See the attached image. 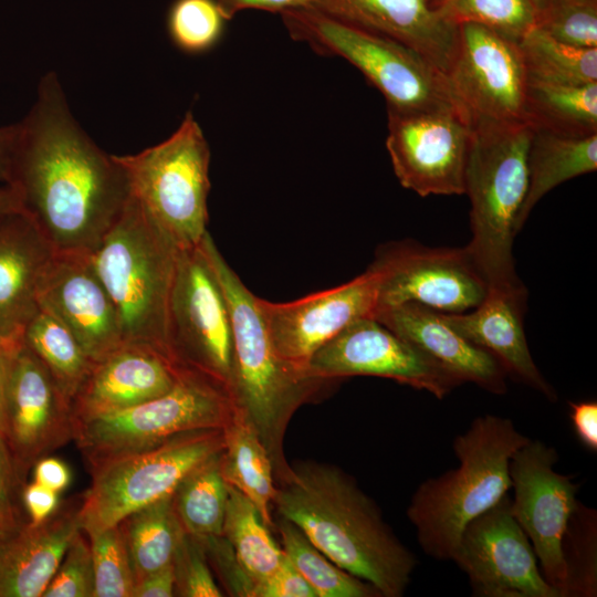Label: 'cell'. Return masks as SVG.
Returning <instances> with one entry per match:
<instances>
[{
    "label": "cell",
    "instance_id": "cell-1",
    "mask_svg": "<svg viewBox=\"0 0 597 597\" xmlns=\"http://www.w3.org/2000/svg\"><path fill=\"white\" fill-rule=\"evenodd\" d=\"M17 125L6 185L55 252L91 254L129 201L124 169L77 124L53 73L41 78L35 103Z\"/></svg>",
    "mask_w": 597,
    "mask_h": 597
},
{
    "label": "cell",
    "instance_id": "cell-2",
    "mask_svg": "<svg viewBox=\"0 0 597 597\" xmlns=\"http://www.w3.org/2000/svg\"><path fill=\"white\" fill-rule=\"evenodd\" d=\"M274 481L277 516L380 597L404 595L417 559L350 475L332 464L302 461L287 463Z\"/></svg>",
    "mask_w": 597,
    "mask_h": 597
},
{
    "label": "cell",
    "instance_id": "cell-3",
    "mask_svg": "<svg viewBox=\"0 0 597 597\" xmlns=\"http://www.w3.org/2000/svg\"><path fill=\"white\" fill-rule=\"evenodd\" d=\"M199 248L223 292L230 313L233 336L231 395L237 410L261 438L276 474L287 465L282 444L291 417L325 381L307 377L279 356L259 297L227 263L209 232Z\"/></svg>",
    "mask_w": 597,
    "mask_h": 597
},
{
    "label": "cell",
    "instance_id": "cell-4",
    "mask_svg": "<svg viewBox=\"0 0 597 597\" xmlns=\"http://www.w3.org/2000/svg\"><path fill=\"white\" fill-rule=\"evenodd\" d=\"M528 439L511 419L490 413L455 437L459 465L425 480L407 509L427 555L452 561L465 526L507 495L510 460Z\"/></svg>",
    "mask_w": 597,
    "mask_h": 597
},
{
    "label": "cell",
    "instance_id": "cell-5",
    "mask_svg": "<svg viewBox=\"0 0 597 597\" xmlns=\"http://www.w3.org/2000/svg\"><path fill=\"white\" fill-rule=\"evenodd\" d=\"M527 121L471 122L464 193L472 239L465 247L488 285L523 284L515 272V222L527 189Z\"/></svg>",
    "mask_w": 597,
    "mask_h": 597
},
{
    "label": "cell",
    "instance_id": "cell-6",
    "mask_svg": "<svg viewBox=\"0 0 597 597\" xmlns=\"http://www.w3.org/2000/svg\"><path fill=\"white\" fill-rule=\"evenodd\" d=\"M178 251L130 195L90 254L115 305L124 343L149 347L172 362L167 321Z\"/></svg>",
    "mask_w": 597,
    "mask_h": 597
},
{
    "label": "cell",
    "instance_id": "cell-7",
    "mask_svg": "<svg viewBox=\"0 0 597 597\" xmlns=\"http://www.w3.org/2000/svg\"><path fill=\"white\" fill-rule=\"evenodd\" d=\"M289 34L321 54L348 61L400 111L460 107L447 75L422 54L388 36L338 20L316 7L280 14ZM467 113V112H465Z\"/></svg>",
    "mask_w": 597,
    "mask_h": 597
},
{
    "label": "cell",
    "instance_id": "cell-8",
    "mask_svg": "<svg viewBox=\"0 0 597 597\" xmlns=\"http://www.w3.org/2000/svg\"><path fill=\"white\" fill-rule=\"evenodd\" d=\"M237 407L227 385L180 365L166 394L135 407L73 423V438L91 468L156 447L188 431L226 429Z\"/></svg>",
    "mask_w": 597,
    "mask_h": 597
},
{
    "label": "cell",
    "instance_id": "cell-9",
    "mask_svg": "<svg viewBox=\"0 0 597 597\" xmlns=\"http://www.w3.org/2000/svg\"><path fill=\"white\" fill-rule=\"evenodd\" d=\"M132 196L179 250L199 245L207 231L210 150L192 113L160 144L114 155Z\"/></svg>",
    "mask_w": 597,
    "mask_h": 597
},
{
    "label": "cell",
    "instance_id": "cell-10",
    "mask_svg": "<svg viewBox=\"0 0 597 597\" xmlns=\"http://www.w3.org/2000/svg\"><path fill=\"white\" fill-rule=\"evenodd\" d=\"M224 429L179 433L167 441L92 467V483L77 507L86 535L117 525L130 513L171 495L197 465L224 448Z\"/></svg>",
    "mask_w": 597,
    "mask_h": 597
},
{
    "label": "cell",
    "instance_id": "cell-11",
    "mask_svg": "<svg viewBox=\"0 0 597 597\" xmlns=\"http://www.w3.org/2000/svg\"><path fill=\"white\" fill-rule=\"evenodd\" d=\"M167 337L177 364L201 370L230 389L233 362L230 313L199 245L178 251Z\"/></svg>",
    "mask_w": 597,
    "mask_h": 597
},
{
    "label": "cell",
    "instance_id": "cell-12",
    "mask_svg": "<svg viewBox=\"0 0 597 597\" xmlns=\"http://www.w3.org/2000/svg\"><path fill=\"white\" fill-rule=\"evenodd\" d=\"M388 150L400 185L421 197L464 193L471 122L460 107H387Z\"/></svg>",
    "mask_w": 597,
    "mask_h": 597
},
{
    "label": "cell",
    "instance_id": "cell-13",
    "mask_svg": "<svg viewBox=\"0 0 597 597\" xmlns=\"http://www.w3.org/2000/svg\"><path fill=\"white\" fill-rule=\"evenodd\" d=\"M370 266L379 275L377 311L411 302L463 313L476 307L488 291L465 247L429 248L406 240L383 247Z\"/></svg>",
    "mask_w": 597,
    "mask_h": 597
},
{
    "label": "cell",
    "instance_id": "cell-14",
    "mask_svg": "<svg viewBox=\"0 0 597 597\" xmlns=\"http://www.w3.org/2000/svg\"><path fill=\"white\" fill-rule=\"evenodd\" d=\"M557 461L556 449L540 440L528 439L516 450L509 463L514 490L510 511L527 535L543 576L565 597L562 540L578 502V484L554 470Z\"/></svg>",
    "mask_w": 597,
    "mask_h": 597
},
{
    "label": "cell",
    "instance_id": "cell-15",
    "mask_svg": "<svg viewBox=\"0 0 597 597\" xmlns=\"http://www.w3.org/2000/svg\"><path fill=\"white\" fill-rule=\"evenodd\" d=\"M306 375L327 381L350 376L392 379L444 398L461 383L373 316L346 326L318 348L307 363Z\"/></svg>",
    "mask_w": 597,
    "mask_h": 597
},
{
    "label": "cell",
    "instance_id": "cell-16",
    "mask_svg": "<svg viewBox=\"0 0 597 597\" xmlns=\"http://www.w3.org/2000/svg\"><path fill=\"white\" fill-rule=\"evenodd\" d=\"M446 75L470 122L527 121L528 78L517 42L480 24H460Z\"/></svg>",
    "mask_w": 597,
    "mask_h": 597
},
{
    "label": "cell",
    "instance_id": "cell-17",
    "mask_svg": "<svg viewBox=\"0 0 597 597\" xmlns=\"http://www.w3.org/2000/svg\"><path fill=\"white\" fill-rule=\"evenodd\" d=\"M478 597H561L543 576L534 548L505 495L464 528L452 558Z\"/></svg>",
    "mask_w": 597,
    "mask_h": 597
},
{
    "label": "cell",
    "instance_id": "cell-18",
    "mask_svg": "<svg viewBox=\"0 0 597 597\" xmlns=\"http://www.w3.org/2000/svg\"><path fill=\"white\" fill-rule=\"evenodd\" d=\"M378 283V272L369 266L347 283L293 302L272 303L259 297L279 356L306 375L307 363L318 348L356 320L374 317Z\"/></svg>",
    "mask_w": 597,
    "mask_h": 597
},
{
    "label": "cell",
    "instance_id": "cell-19",
    "mask_svg": "<svg viewBox=\"0 0 597 597\" xmlns=\"http://www.w3.org/2000/svg\"><path fill=\"white\" fill-rule=\"evenodd\" d=\"M38 305L71 332L93 363L125 344L115 305L90 254L55 252L39 284Z\"/></svg>",
    "mask_w": 597,
    "mask_h": 597
},
{
    "label": "cell",
    "instance_id": "cell-20",
    "mask_svg": "<svg viewBox=\"0 0 597 597\" xmlns=\"http://www.w3.org/2000/svg\"><path fill=\"white\" fill-rule=\"evenodd\" d=\"M7 438L30 459H40L73 438L71 405L24 342L9 377Z\"/></svg>",
    "mask_w": 597,
    "mask_h": 597
},
{
    "label": "cell",
    "instance_id": "cell-21",
    "mask_svg": "<svg viewBox=\"0 0 597 597\" xmlns=\"http://www.w3.org/2000/svg\"><path fill=\"white\" fill-rule=\"evenodd\" d=\"M526 297L523 284L488 285L483 301L470 312L439 313L459 334L494 356L507 376L555 401L557 394L540 371L527 345L523 325Z\"/></svg>",
    "mask_w": 597,
    "mask_h": 597
},
{
    "label": "cell",
    "instance_id": "cell-22",
    "mask_svg": "<svg viewBox=\"0 0 597 597\" xmlns=\"http://www.w3.org/2000/svg\"><path fill=\"white\" fill-rule=\"evenodd\" d=\"M180 365L149 347L124 344L94 364L72 401L73 423L166 394L175 385Z\"/></svg>",
    "mask_w": 597,
    "mask_h": 597
},
{
    "label": "cell",
    "instance_id": "cell-23",
    "mask_svg": "<svg viewBox=\"0 0 597 597\" xmlns=\"http://www.w3.org/2000/svg\"><path fill=\"white\" fill-rule=\"evenodd\" d=\"M374 317L450 371L461 384L503 395L507 374L494 356L453 329L436 310L418 303L380 308Z\"/></svg>",
    "mask_w": 597,
    "mask_h": 597
},
{
    "label": "cell",
    "instance_id": "cell-24",
    "mask_svg": "<svg viewBox=\"0 0 597 597\" xmlns=\"http://www.w3.org/2000/svg\"><path fill=\"white\" fill-rule=\"evenodd\" d=\"M316 8L358 28L388 36L422 54L444 74L458 41V27L427 0H315Z\"/></svg>",
    "mask_w": 597,
    "mask_h": 597
},
{
    "label": "cell",
    "instance_id": "cell-25",
    "mask_svg": "<svg viewBox=\"0 0 597 597\" xmlns=\"http://www.w3.org/2000/svg\"><path fill=\"white\" fill-rule=\"evenodd\" d=\"M54 253L27 216L0 213V336L21 337L40 311L38 289Z\"/></svg>",
    "mask_w": 597,
    "mask_h": 597
},
{
    "label": "cell",
    "instance_id": "cell-26",
    "mask_svg": "<svg viewBox=\"0 0 597 597\" xmlns=\"http://www.w3.org/2000/svg\"><path fill=\"white\" fill-rule=\"evenodd\" d=\"M80 531L77 509L55 511L0 541V597H42Z\"/></svg>",
    "mask_w": 597,
    "mask_h": 597
},
{
    "label": "cell",
    "instance_id": "cell-27",
    "mask_svg": "<svg viewBox=\"0 0 597 597\" xmlns=\"http://www.w3.org/2000/svg\"><path fill=\"white\" fill-rule=\"evenodd\" d=\"M597 169V134L568 136L533 126L527 153V189L515 222L523 228L535 205L552 189Z\"/></svg>",
    "mask_w": 597,
    "mask_h": 597
},
{
    "label": "cell",
    "instance_id": "cell-28",
    "mask_svg": "<svg viewBox=\"0 0 597 597\" xmlns=\"http://www.w3.org/2000/svg\"><path fill=\"white\" fill-rule=\"evenodd\" d=\"M221 472L228 485L241 492L270 528L276 492L272 459L253 426L237 410L224 429Z\"/></svg>",
    "mask_w": 597,
    "mask_h": 597
},
{
    "label": "cell",
    "instance_id": "cell-29",
    "mask_svg": "<svg viewBox=\"0 0 597 597\" xmlns=\"http://www.w3.org/2000/svg\"><path fill=\"white\" fill-rule=\"evenodd\" d=\"M270 530L255 506L241 492L228 485L222 536L248 580V597H254L259 584L270 577L284 558Z\"/></svg>",
    "mask_w": 597,
    "mask_h": 597
},
{
    "label": "cell",
    "instance_id": "cell-30",
    "mask_svg": "<svg viewBox=\"0 0 597 597\" xmlns=\"http://www.w3.org/2000/svg\"><path fill=\"white\" fill-rule=\"evenodd\" d=\"M117 525L135 583L171 564L186 534L176 515L172 494L130 513Z\"/></svg>",
    "mask_w": 597,
    "mask_h": 597
},
{
    "label": "cell",
    "instance_id": "cell-31",
    "mask_svg": "<svg viewBox=\"0 0 597 597\" xmlns=\"http://www.w3.org/2000/svg\"><path fill=\"white\" fill-rule=\"evenodd\" d=\"M526 119L536 128L568 136L597 134V83L527 81Z\"/></svg>",
    "mask_w": 597,
    "mask_h": 597
},
{
    "label": "cell",
    "instance_id": "cell-32",
    "mask_svg": "<svg viewBox=\"0 0 597 597\" xmlns=\"http://www.w3.org/2000/svg\"><path fill=\"white\" fill-rule=\"evenodd\" d=\"M221 452L192 469L172 493L185 533L197 538L222 536L228 484L221 472Z\"/></svg>",
    "mask_w": 597,
    "mask_h": 597
},
{
    "label": "cell",
    "instance_id": "cell-33",
    "mask_svg": "<svg viewBox=\"0 0 597 597\" xmlns=\"http://www.w3.org/2000/svg\"><path fill=\"white\" fill-rule=\"evenodd\" d=\"M23 342L51 374L71 405L95 363L71 332L51 314L40 310L23 331Z\"/></svg>",
    "mask_w": 597,
    "mask_h": 597
},
{
    "label": "cell",
    "instance_id": "cell-34",
    "mask_svg": "<svg viewBox=\"0 0 597 597\" xmlns=\"http://www.w3.org/2000/svg\"><path fill=\"white\" fill-rule=\"evenodd\" d=\"M274 523L284 556L317 597H380L374 586L333 563L294 523L280 516Z\"/></svg>",
    "mask_w": 597,
    "mask_h": 597
},
{
    "label": "cell",
    "instance_id": "cell-35",
    "mask_svg": "<svg viewBox=\"0 0 597 597\" xmlns=\"http://www.w3.org/2000/svg\"><path fill=\"white\" fill-rule=\"evenodd\" d=\"M517 44L528 80L572 85L597 83V48L568 45L535 25Z\"/></svg>",
    "mask_w": 597,
    "mask_h": 597
},
{
    "label": "cell",
    "instance_id": "cell-36",
    "mask_svg": "<svg viewBox=\"0 0 597 597\" xmlns=\"http://www.w3.org/2000/svg\"><path fill=\"white\" fill-rule=\"evenodd\" d=\"M443 19L459 27L483 25L519 42L536 21L531 0H427Z\"/></svg>",
    "mask_w": 597,
    "mask_h": 597
},
{
    "label": "cell",
    "instance_id": "cell-37",
    "mask_svg": "<svg viewBox=\"0 0 597 597\" xmlns=\"http://www.w3.org/2000/svg\"><path fill=\"white\" fill-rule=\"evenodd\" d=\"M565 597L597 595V513L577 502L562 540Z\"/></svg>",
    "mask_w": 597,
    "mask_h": 597
},
{
    "label": "cell",
    "instance_id": "cell-38",
    "mask_svg": "<svg viewBox=\"0 0 597 597\" xmlns=\"http://www.w3.org/2000/svg\"><path fill=\"white\" fill-rule=\"evenodd\" d=\"M87 536L94 569L93 597H132L135 578L119 526Z\"/></svg>",
    "mask_w": 597,
    "mask_h": 597
},
{
    "label": "cell",
    "instance_id": "cell-39",
    "mask_svg": "<svg viewBox=\"0 0 597 597\" xmlns=\"http://www.w3.org/2000/svg\"><path fill=\"white\" fill-rule=\"evenodd\" d=\"M226 21L213 0H176L169 10L168 31L180 50L200 53L218 42Z\"/></svg>",
    "mask_w": 597,
    "mask_h": 597
},
{
    "label": "cell",
    "instance_id": "cell-40",
    "mask_svg": "<svg viewBox=\"0 0 597 597\" xmlns=\"http://www.w3.org/2000/svg\"><path fill=\"white\" fill-rule=\"evenodd\" d=\"M535 27L568 45L595 49L597 0H557L536 13Z\"/></svg>",
    "mask_w": 597,
    "mask_h": 597
},
{
    "label": "cell",
    "instance_id": "cell-41",
    "mask_svg": "<svg viewBox=\"0 0 597 597\" xmlns=\"http://www.w3.org/2000/svg\"><path fill=\"white\" fill-rule=\"evenodd\" d=\"M94 569L90 541L80 531L70 543L42 597H93Z\"/></svg>",
    "mask_w": 597,
    "mask_h": 597
},
{
    "label": "cell",
    "instance_id": "cell-42",
    "mask_svg": "<svg viewBox=\"0 0 597 597\" xmlns=\"http://www.w3.org/2000/svg\"><path fill=\"white\" fill-rule=\"evenodd\" d=\"M175 570V596L220 597L222 596L208 564L201 543L185 534L172 561Z\"/></svg>",
    "mask_w": 597,
    "mask_h": 597
},
{
    "label": "cell",
    "instance_id": "cell-43",
    "mask_svg": "<svg viewBox=\"0 0 597 597\" xmlns=\"http://www.w3.org/2000/svg\"><path fill=\"white\" fill-rule=\"evenodd\" d=\"M254 597H317L314 589L284 556L279 568L255 589Z\"/></svg>",
    "mask_w": 597,
    "mask_h": 597
},
{
    "label": "cell",
    "instance_id": "cell-44",
    "mask_svg": "<svg viewBox=\"0 0 597 597\" xmlns=\"http://www.w3.org/2000/svg\"><path fill=\"white\" fill-rule=\"evenodd\" d=\"M227 21L243 10L283 13L289 10L316 7L315 0H213Z\"/></svg>",
    "mask_w": 597,
    "mask_h": 597
},
{
    "label": "cell",
    "instance_id": "cell-45",
    "mask_svg": "<svg viewBox=\"0 0 597 597\" xmlns=\"http://www.w3.org/2000/svg\"><path fill=\"white\" fill-rule=\"evenodd\" d=\"M570 420L580 443L591 452L597 451V402L569 401Z\"/></svg>",
    "mask_w": 597,
    "mask_h": 597
},
{
    "label": "cell",
    "instance_id": "cell-46",
    "mask_svg": "<svg viewBox=\"0 0 597 597\" xmlns=\"http://www.w3.org/2000/svg\"><path fill=\"white\" fill-rule=\"evenodd\" d=\"M23 502L30 516V524L38 525L55 513L59 506V492L33 481L24 489Z\"/></svg>",
    "mask_w": 597,
    "mask_h": 597
},
{
    "label": "cell",
    "instance_id": "cell-47",
    "mask_svg": "<svg viewBox=\"0 0 597 597\" xmlns=\"http://www.w3.org/2000/svg\"><path fill=\"white\" fill-rule=\"evenodd\" d=\"M23 342L21 337L0 336V433L7 438V391L15 354Z\"/></svg>",
    "mask_w": 597,
    "mask_h": 597
},
{
    "label": "cell",
    "instance_id": "cell-48",
    "mask_svg": "<svg viewBox=\"0 0 597 597\" xmlns=\"http://www.w3.org/2000/svg\"><path fill=\"white\" fill-rule=\"evenodd\" d=\"M175 570L172 563L135 583L132 597L175 596Z\"/></svg>",
    "mask_w": 597,
    "mask_h": 597
},
{
    "label": "cell",
    "instance_id": "cell-49",
    "mask_svg": "<svg viewBox=\"0 0 597 597\" xmlns=\"http://www.w3.org/2000/svg\"><path fill=\"white\" fill-rule=\"evenodd\" d=\"M33 478V481L60 493L69 486L71 472L62 460L44 457L36 461Z\"/></svg>",
    "mask_w": 597,
    "mask_h": 597
},
{
    "label": "cell",
    "instance_id": "cell-50",
    "mask_svg": "<svg viewBox=\"0 0 597 597\" xmlns=\"http://www.w3.org/2000/svg\"><path fill=\"white\" fill-rule=\"evenodd\" d=\"M17 133V124L0 127V181L4 184H8L10 178Z\"/></svg>",
    "mask_w": 597,
    "mask_h": 597
},
{
    "label": "cell",
    "instance_id": "cell-51",
    "mask_svg": "<svg viewBox=\"0 0 597 597\" xmlns=\"http://www.w3.org/2000/svg\"><path fill=\"white\" fill-rule=\"evenodd\" d=\"M4 439L0 433V509L11 511L9 504L11 465Z\"/></svg>",
    "mask_w": 597,
    "mask_h": 597
},
{
    "label": "cell",
    "instance_id": "cell-52",
    "mask_svg": "<svg viewBox=\"0 0 597 597\" xmlns=\"http://www.w3.org/2000/svg\"><path fill=\"white\" fill-rule=\"evenodd\" d=\"M21 212V203L15 190L4 185L0 187V213Z\"/></svg>",
    "mask_w": 597,
    "mask_h": 597
},
{
    "label": "cell",
    "instance_id": "cell-53",
    "mask_svg": "<svg viewBox=\"0 0 597 597\" xmlns=\"http://www.w3.org/2000/svg\"><path fill=\"white\" fill-rule=\"evenodd\" d=\"M14 531L12 511L0 509V541Z\"/></svg>",
    "mask_w": 597,
    "mask_h": 597
},
{
    "label": "cell",
    "instance_id": "cell-54",
    "mask_svg": "<svg viewBox=\"0 0 597 597\" xmlns=\"http://www.w3.org/2000/svg\"><path fill=\"white\" fill-rule=\"evenodd\" d=\"M556 1L557 0H531L536 13H538V12L543 11L544 9L548 8L549 6H552Z\"/></svg>",
    "mask_w": 597,
    "mask_h": 597
}]
</instances>
